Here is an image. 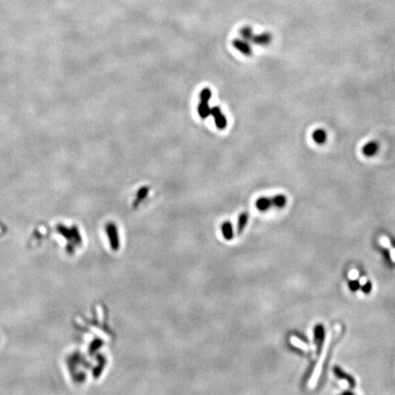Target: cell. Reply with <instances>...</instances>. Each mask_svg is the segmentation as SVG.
I'll return each instance as SVG.
<instances>
[{
	"label": "cell",
	"mask_w": 395,
	"mask_h": 395,
	"mask_svg": "<svg viewBox=\"0 0 395 395\" xmlns=\"http://www.w3.org/2000/svg\"><path fill=\"white\" fill-rule=\"evenodd\" d=\"M290 341H291V343L293 344L295 347H296V348L303 349V350H305V351L308 350V346H307V344L305 343L301 339H297L296 337H291Z\"/></svg>",
	"instance_id": "cell-14"
},
{
	"label": "cell",
	"mask_w": 395,
	"mask_h": 395,
	"mask_svg": "<svg viewBox=\"0 0 395 395\" xmlns=\"http://www.w3.org/2000/svg\"><path fill=\"white\" fill-rule=\"evenodd\" d=\"M390 257L392 259V261L395 262V249L390 250Z\"/></svg>",
	"instance_id": "cell-20"
},
{
	"label": "cell",
	"mask_w": 395,
	"mask_h": 395,
	"mask_svg": "<svg viewBox=\"0 0 395 395\" xmlns=\"http://www.w3.org/2000/svg\"><path fill=\"white\" fill-rule=\"evenodd\" d=\"M211 114L214 119L217 128L220 130H224L228 126V120L224 115V113H222L221 107L220 106L212 107V110H211Z\"/></svg>",
	"instance_id": "cell-3"
},
{
	"label": "cell",
	"mask_w": 395,
	"mask_h": 395,
	"mask_svg": "<svg viewBox=\"0 0 395 395\" xmlns=\"http://www.w3.org/2000/svg\"><path fill=\"white\" fill-rule=\"evenodd\" d=\"M348 278L350 280H357L359 278V273L356 270H351L349 273H348Z\"/></svg>",
	"instance_id": "cell-17"
},
{
	"label": "cell",
	"mask_w": 395,
	"mask_h": 395,
	"mask_svg": "<svg viewBox=\"0 0 395 395\" xmlns=\"http://www.w3.org/2000/svg\"><path fill=\"white\" fill-rule=\"evenodd\" d=\"M381 245H382L383 247L388 248V247H390V241H389V239H388L387 237H382L381 239Z\"/></svg>",
	"instance_id": "cell-18"
},
{
	"label": "cell",
	"mask_w": 395,
	"mask_h": 395,
	"mask_svg": "<svg viewBox=\"0 0 395 395\" xmlns=\"http://www.w3.org/2000/svg\"><path fill=\"white\" fill-rule=\"evenodd\" d=\"M150 191V188L147 186H144L142 188H139L138 192L137 194V198H136V201L134 202V208L138 207V205L147 197V195L149 194Z\"/></svg>",
	"instance_id": "cell-11"
},
{
	"label": "cell",
	"mask_w": 395,
	"mask_h": 395,
	"mask_svg": "<svg viewBox=\"0 0 395 395\" xmlns=\"http://www.w3.org/2000/svg\"><path fill=\"white\" fill-rule=\"evenodd\" d=\"M248 218H249V215H248V213L246 212L242 213L240 217H239V220H238V228H237L239 234H241V233L244 231V230H245V226H246L247 222H248Z\"/></svg>",
	"instance_id": "cell-13"
},
{
	"label": "cell",
	"mask_w": 395,
	"mask_h": 395,
	"mask_svg": "<svg viewBox=\"0 0 395 395\" xmlns=\"http://www.w3.org/2000/svg\"><path fill=\"white\" fill-rule=\"evenodd\" d=\"M380 149V145L377 141L368 142L367 144H365L364 146H362V152L363 155L367 157H371L377 154V152Z\"/></svg>",
	"instance_id": "cell-6"
},
{
	"label": "cell",
	"mask_w": 395,
	"mask_h": 395,
	"mask_svg": "<svg viewBox=\"0 0 395 395\" xmlns=\"http://www.w3.org/2000/svg\"><path fill=\"white\" fill-rule=\"evenodd\" d=\"M359 283H360V285H361V286H363L364 284H366V283H367V279H366V278L362 276V278L360 279Z\"/></svg>",
	"instance_id": "cell-19"
},
{
	"label": "cell",
	"mask_w": 395,
	"mask_h": 395,
	"mask_svg": "<svg viewBox=\"0 0 395 395\" xmlns=\"http://www.w3.org/2000/svg\"><path fill=\"white\" fill-rule=\"evenodd\" d=\"M232 46L235 48L238 52H241L242 54H244L245 56H251L253 54L252 47H251V45L246 41L236 38L232 42Z\"/></svg>",
	"instance_id": "cell-4"
},
{
	"label": "cell",
	"mask_w": 395,
	"mask_h": 395,
	"mask_svg": "<svg viewBox=\"0 0 395 395\" xmlns=\"http://www.w3.org/2000/svg\"><path fill=\"white\" fill-rule=\"evenodd\" d=\"M314 335H315L314 340L318 348V353H320L321 352L320 350L323 347V340L325 337L324 327L322 325H318L314 330Z\"/></svg>",
	"instance_id": "cell-7"
},
{
	"label": "cell",
	"mask_w": 395,
	"mask_h": 395,
	"mask_svg": "<svg viewBox=\"0 0 395 395\" xmlns=\"http://www.w3.org/2000/svg\"><path fill=\"white\" fill-rule=\"evenodd\" d=\"M333 372H334L335 375L338 377L339 379L342 380V381H347L348 385H350L351 387H354V386L356 385L355 380L353 379L352 377L349 376L346 372H343L340 368L338 367V366H335L334 369H333Z\"/></svg>",
	"instance_id": "cell-9"
},
{
	"label": "cell",
	"mask_w": 395,
	"mask_h": 395,
	"mask_svg": "<svg viewBox=\"0 0 395 395\" xmlns=\"http://www.w3.org/2000/svg\"><path fill=\"white\" fill-rule=\"evenodd\" d=\"M272 35L270 33H262L259 35H254L251 40L252 43H254L255 45L258 46H268L269 44L272 42Z\"/></svg>",
	"instance_id": "cell-5"
},
{
	"label": "cell",
	"mask_w": 395,
	"mask_h": 395,
	"mask_svg": "<svg viewBox=\"0 0 395 395\" xmlns=\"http://www.w3.org/2000/svg\"><path fill=\"white\" fill-rule=\"evenodd\" d=\"M221 230H222L223 237L225 238L226 240L230 241L233 239V237H234L233 229H232V225L230 221H226L222 224Z\"/></svg>",
	"instance_id": "cell-12"
},
{
	"label": "cell",
	"mask_w": 395,
	"mask_h": 395,
	"mask_svg": "<svg viewBox=\"0 0 395 395\" xmlns=\"http://www.w3.org/2000/svg\"><path fill=\"white\" fill-rule=\"evenodd\" d=\"M312 139L318 145H323L327 141V139H328L327 131L323 128H317L312 133Z\"/></svg>",
	"instance_id": "cell-8"
},
{
	"label": "cell",
	"mask_w": 395,
	"mask_h": 395,
	"mask_svg": "<svg viewBox=\"0 0 395 395\" xmlns=\"http://www.w3.org/2000/svg\"><path fill=\"white\" fill-rule=\"evenodd\" d=\"M359 287H360V283L357 282L356 280H351V282L349 283V288L352 291H357Z\"/></svg>",
	"instance_id": "cell-15"
},
{
	"label": "cell",
	"mask_w": 395,
	"mask_h": 395,
	"mask_svg": "<svg viewBox=\"0 0 395 395\" xmlns=\"http://www.w3.org/2000/svg\"><path fill=\"white\" fill-rule=\"evenodd\" d=\"M287 203V199L285 195H276L273 197H261L255 203V206L261 212H265L270 208L275 207L281 209L286 206Z\"/></svg>",
	"instance_id": "cell-1"
},
{
	"label": "cell",
	"mask_w": 395,
	"mask_h": 395,
	"mask_svg": "<svg viewBox=\"0 0 395 395\" xmlns=\"http://www.w3.org/2000/svg\"><path fill=\"white\" fill-rule=\"evenodd\" d=\"M371 290H372V285H371V283L367 282L362 286V291L364 292L365 294H369V293L371 292Z\"/></svg>",
	"instance_id": "cell-16"
},
{
	"label": "cell",
	"mask_w": 395,
	"mask_h": 395,
	"mask_svg": "<svg viewBox=\"0 0 395 395\" xmlns=\"http://www.w3.org/2000/svg\"><path fill=\"white\" fill-rule=\"evenodd\" d=\"M109 237L111 239V245L113 250H118L119 248V240H118L117 231L115 229V226L113 224H109L107 227Z\"/></svg>",
	"instance_id": "cell-10"
},
{
	"label": "cell",
	"mask_w": 395,
	"mask_h": 395,
	"mask_svg": "<svg viewBox=\"0 0 395 395\" xmlns=\"http://www.w3.org/2000/svg\"><path fill=\"white\" fill-rule=\"evenodd\" d=\"M212 90L208 88V87L202 90V92L200 94V104L198 105L197 111L200 117L203 119V120L207 119L209 117V115L211 114L212 108L210 107L209 102L212 98Z\"/></svg>",
	"instance_id": "cell-2"
}]
</instances>
